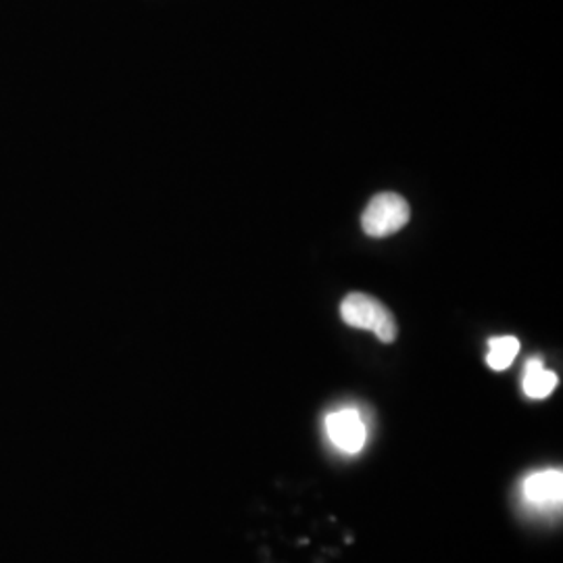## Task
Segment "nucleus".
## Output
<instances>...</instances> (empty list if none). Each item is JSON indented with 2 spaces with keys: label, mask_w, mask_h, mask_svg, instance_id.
I'll return each mask as SVG.
<instances>
[{
  "label": "nucleus",
  "mask_w": 563,
  "mask_h": 563,
  "mask_svg": "<svg viewBox=\"0 0 563 563\" xmlns=\"http://www.w3.org/2000/svg\"><path fill=\"white\" fill-rule=\"evenodd\" d=\"M325 430H328V437L334 446H339L349 455L360 453L367 441L365 423H363L360 411H355V409L332 411L325 418Z\"/></svg>",
  "instance_id": "nucleus-3"
},
{
  "label": "nucleus",
  "mask_w": 563,
  "mask_h": 563,
  "mask_svg": "<svg viewBox=\"0 0 563 563\" xmlns=\"http://www.w3.org/2000/svg\"><path fill=\"white\" fill-rule=\"evenodd\" d=\"M520 353V341L516 336H497L488 341L486 363L495 372H504Z\"/></svg>",
  "instance_id": "nucleus-6"
},
{
  "label": "nucleus",
  "mask_w": 563,
  "mask_h": 563,
  "mask_svg": "<svg viewBox=\"0 0 563 563\" xmlns=\"http://www.w3.org/2000/svg\"><path fill=\"white\" fill-rule=\"evenodd\" d=\"M341 316L344 323L351 328L369 330L383 342H395L397 339V322L393 313L384 307L383 302L363 292H351L341 305Z\"/></svg>",
  "instance_id": "nucleus-1"
},
{
  "label": "nucleus",
  "mask_w": 563,
  "mask_h": 563,
  "mask_svg": "<svg viewBox=\"0 0 563 563\" xmlns=\"http://www.w3.org/2000/svg\"><path fill=\"white\" fill-rule=\"evenodd\" d=\"M409 202L395 192H383L367 202L363 211V232L372 239L397 234L409 222Z\"/></svg>",
  "instance_id": "nucleus-2"
},
{
  "label": "nucleus",
  "mask_w": 563,
  "mask_h": 563,
  "mask_svg": "<svg viewBox=\"0 0 563 563\" xmlns=\"http://www.w3.org/2000/svg\"><path fill=\"white\" fill-rule=\"evenodd\" d=\"M563 474L560 470H544L523 481V497L539 507L562 504Z\"/></svg>",
  "instance_id": "nucleus-4"
},
{
  "label": "nucleus",
  "mask_w": 563,
  "mask_h": 563,
  "mask_svg": "<svg viewBox=\"0 0 563 563\" xmlns=\"http://www.w3.org/2000/svg\"><path fill=\"white\" fill-rule=\"evenodd\" d=\"M558 376L544 369L543 360H530L523 367V393L530 399H547L558 388Z\"/></svg>",
  "instance_id": "nucleus-5"
}]
</instances>
